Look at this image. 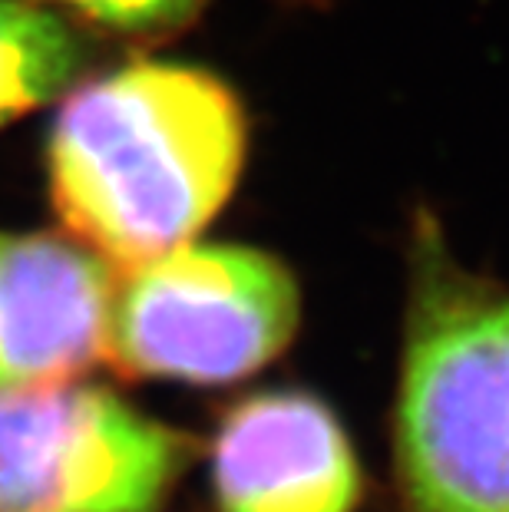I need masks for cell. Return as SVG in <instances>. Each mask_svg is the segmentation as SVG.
I'll use <instances>...</instances> for the list:
<instances>
[{"instance_id": "obj_1", "label": "cell", "mask_w": 509, "mask_h": 512, "mask_svg": "<svg viewBox=\"0 0 509 512\" xmlns=\"http://www.w3.org/2000/svg\"><path fill=\"white\" fill-rule=\"evenodd\" d=\"M242 162L238 96L212 73L159 60L70 93L47 146L53 212L123 268L189 245L229 202Z\"/></svg>"}, {"instance_id": "obj_2", "label": "cell", "mask_w": 509, "mask_h": 512, "mask_svg": "<svg viewBox=\"0 0 509 512\" xmlns=\"http://www.w3.org/2000/svg\"><path fill=\"white\" fill-rule=\"evenodd\" d=\"M407 512H509V294L417 255L394 420Z\"/></svg>"}, {"instance_id": "obj_3", "label": "cell", "mask_w": 509, "mask_h": 512, "mask_svg": "<svg viewBox=\"0 0 509 512\" xmlns=\"http://www.w3.org/2000/svg\"><path fill=\"white\" fill-rule=\"evenodd\" d=\"M298 311L295 275L278 258L245 245H182L126 268L106 361L126 377L232 384L285 351Z\"/></svg>"}, {"instance_id": "obj_4", "label": "cell", "mask_w": 509, "mask_h": 512, "mask_svg": "<svg viewBox=\"0 0 509 512\" xmlns=\"http://www.w3.org/2000/svg\"><path fill=\"white\" fill-rule=\"evenodd\" d=\"M186 456L103 387L0 390V512H159Z\"/></svg>"}, {"instance_id": "obj_5", "label": "cell", "mask_w": 509, "mask_h": 512, "mask_svg": "<svg viewBox=\"0 0 509 512\" xmlns=\"http://www.w3.org/2000/svg\"><path fill=\"white\" fill-rule=\"evenodd\" d=\"M116 278L77 238L0 232V390L67 384L110 354Z\"/></svg>"}, {"instance_id": "obj_6", "label": "cell", "mask_w": 509, "mask_h": 512, "mask_svg": "<svg viewBox=\"0 0 509 512\" xmlns=\"http://www.w3.org/2000/svg\"><path fill=\"white\" fill-rule=\"evenodd\" d=\"M219 512H354L357 456L338 417L298 390L255 394L225 413L212 443Z\"/></svg>"}, {"instance_id": "obj_7", "label": "cell", "mask_w": 509, "mask_h": 512, "mask_svg": "<svg viewBox=\"0 0 509 512\" xmlns=\"http://www.w3.org/2000/svg\"><path fill=\"white\" fill-rule=\"evenodd\" d=\"M86 43L57 10L37 0H0V126L70 90Z\"/></svg>"}, {"instance_id": "obj_8", "label": "cell", "mask_w": 509, "mask_h": 512, "mask_svg": "<svg viewBox=\"0 0 509 512\" xmlns=\"http://www.w3.org/2000/svg\"><path fill=\"white\" fill-rule=\"evenodd\" d=\"M60 4L113 34L166 37L192 24L209 0H60Z\"/></svg>"}]
</instances>
